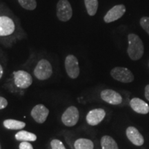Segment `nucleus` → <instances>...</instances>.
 Returning a JSON list of instances; mask_svg holds the SVG:
<instances>
[{"label": "nucleus", "mask_w": 149, "mask_h": 149, "mask_svg": "<svg viewBox=\"0 0 149 149\" xmlns=\"http://www.w3.org/2000/svg\"><path fill=\"white\" fill-rule=\"evenodd\" d=\"M111 75L113 79L122 83H130L134 80L133 72L127 68L115 67L111 71Z\"/></svg>", "instance_id": "nucleus-4"}, {"label": "nucleus", "mask_w": 149, "mask_h": 149, "mask_svg": "<svg viewBox=\"0 0 149 149\" xmlns=\"http://www.w3.org/2000/svg\"><path fill=\"white\" fill-rule=\"evenodd\" d=\"M56 8L57 17L59 21L66 22L72 18V9L68 0H59Z\"/></svg>", "instance_id": "nucleus-3"}, {"label": "nucleus", "mask_w": 149, "mask_h": 149, "mask_svg": "<svg viewBox=\"0 0 149 149\" xmlns=\"http://www.w3.org/2000/svg\"><path fill=\"white\" fill-rule=\"evenodd\" d=\"M49 114V110L43 104H37L31 111V115L35 122L43 124L47 119Z\"/></svg>", "instance_id": "nucleus-10"}, {"label": "nucleus", "mask_w": 149, "mask_h": 149, "mask_svg": "<svg viewBox=\"0 0 149 149\" xmlns=\"http://www.w3.org/2000/svg\"><path fill=\"white\" fill-rule=\"evenodd\" d=\"M79 118V113L75 107L71 106L64 112L61 116V121L65 126L71 127L77 124Z\"/></svg>", "instance_id": "nucleus-6"}, {"label": "nucleus", "mask_w": 149, "mask_h": 149, "mask_svg": "<svg viewBox=\"0 0 149 149\" xmlns=\"http://www.w3.org/2000/svg\"><path fill=\"white\" fill-rule=\"evenodd\" d=\"M128 47L127 49L128 55L132 60L136 61L141 59L144 52V44L139 36L130 33L128 35Z\"/></svg>", "instance_id": "nucleus-1"}, {"label": "nucleus", "mask_w": 149, "mask_h": 149, "mask_svg": "<svg viewBox=\"0 0 149 149\" xmlns=\"http://www.w3.org/2000/svg\"><path fill=\"white\" fill-rule=\"evenodd\" d=\"M131 109L139 114L146 115L149 113V106L144 100L137 97H134L130 101Z\"/></svg>", "instance_id": "nucleus-14"}, {"label": "nucleus", "mask_w": 149, "mask_h": 149, "mask_svg": "<svg viewBox=\"0 0 149 149\" xmlns=\"http://www.w3.org/2000/svg\"><path fill=\"white\" fill-rule=\"evenodd\" d=\"M126 13V7L123 4L116 5L108 11L104 16V20L106 23H111L120 19Z\"/></svg>", "instance_id": "nucleus-8"}, {"label": "nucleus", "mask_w": 149, "mask_h": 149, "mask_svg": "<svg viewBox=\"0 0 149 149\" xmlns=\"http://www.w3.org/2000/svg\"><path fill=\"white\" fill-rule=\"evenodd\" d=\"M140 25L142 29L149 35V17H143L140 19Z\"/></svg>", "instance_id": "nucleus-21"}, {"label": "nucleus", "mask_w": 149, "mask_h": 149, "mask_svg": "<svg viewBox=\"0 0 149 149\" xmlns=\"http://www.w3.org/2000/svg\"><path fill=\"white\" fill-rule=\"evenodd\" d=\"M8 105V102L4 97H0V110L3 109Z\"/></svg>", "instance_id": "nucleus-24"}, {"label": "nucleus", "mask_w": 149, "mask_h": 149, "mask_svg": "<svg viewBox=\"0 0 149 149\" xmlns=\"http://www.w3.org/2000/svg\"><path fill=\"white\" fill-rule=\"evenodd\" d=\"M128 139L132 144L137 146H142L144 143V139L139 131L134 126H129L126 130Z\"/></svg>", "instance_id": "nucleus-13"}, {"label": "nucleus", "mask_w": 149, "mask_h": 149, "mask_svg": "<svg viewBox=\"0 0 149 149\" xmlns=\"http://www.w3.org/2000/svg\"><path fill=\"white\" fill-rule=\"evenodd\" d=\"M74 147L75 149H93L94 144L91 139L79 138L75 141Z\"/></svg>", "instance_id": "nucleus-17"}, {"label": "nucleus", "mask_w": 149, "mask_h": 149, "mask_svg": "<svg viewBox=\"0 0 149 149\" xmlns=\"http://www.w3.org/2000/svg\"><path fill=\"white\" fill-rule=\"evenodd\" d=\"M100 143H101L102 149H119L117 142L111 136H103Z\"/></svg>", "instance_id": "nucleus-15"}, {"label": "nucleus", "mask_w": 149, "mask_h": 149, "mask_svg": "<svg viewBox=\"0 0 149 149\" xmlns=\"http://www.w3.org/2000/svg\"><path fill=\"white\" fill-rule=\"evenodd\" d=\"M148 66H149V63H148Z\"/></svg>", "instance_id": "nucleus-27"}, {"label": "nucleus", "mask_w": 149, "mask_h": 149, "mask_svg": "<svg viewBox=\"0 0 149 149\" xmlns=\"http://www.w3.org/2000/svg\"><path fill=\"white\" fill-rule=\"evenodd\" d=\"M87 13L90 16H94L98 9V0H84Z\"/></svg>", "instance_id": "nucleus-19"}, {"label": "nucleus", "mask_w": 149, "mask_h": 149, "mask_svg": "<svg viewBox=\"0 0 149 149\" xmlns=\"http://www.w3.org/2000/svg\"><path fill=\"white\" fill-rule=\"evenodd\" d=\"M22 8L28 10H33L37 8L36 0H18Z\"/></svg>", "instance_id": "nucleus-20"}, {"label": "nucleus", "mask_w": 149, "mask_h": 149, "mask_svg": "<svg viewBox=\"0 0 149 149\" xmlns=\"http://www.w3.org/2000/svg\"><path fill=\"white\" fill-rule=\"evenodd\" d=\"M65 68L68 77L71 79H76L79 74L80 69L78 59L73 55H68L65 59Z\"/></svg>", "instance_id": "nucleus-5"}, {"label": "nucleus", "mask_w": 149, "mask_h": 149, "mask_svg": "<svg viewBox=\"0 0 149 149\" xmlns=\"http://www.w3.org/2000/svg\"><path fill=\"white\" fill-rule=\"evenodd\" d=\"M102 100L112 105H119L122 102V97L120 93L111 89H105L100 94Z\"/></svg>", "instance_id": "nucleus-11"}, {"label": "nucleus", "mask_w": 149, "mask_h": 149, "mask_svg": "<svg viewBox=\"0 0 149 149\" xmlns=\"http://www.w3.org/2000/svg\"><path fill=\"white\" fill-rule=\"evenodd\" d=\"M15 30L13 20L7 16H0V37L12 35Z\"/></svg>", "instance_id": "nucleus-9"}, {"label": "nucleus", "mask_w": 149, "mask_h": 149, "mask_svg": "<svg viewBox=\"0 0 149 149\" xmlns=\"http://www.w3.org/2000/svg\"><path fill=\"white\" fill-rule=\"evenodd\" d=\"M144 95L145 97L148 101H149V84L147 85L145 87V91H144Z\"/></svg>", "instance_id": "nucleus-25"}, {"label": "nucleus", "mask_w": 149, "mask_h": 149, "mask_svg": "<svg viewBox=\"0 0 149 149\" xmlns=\"http://www.w3.org/2000/svg\"><path fill=\"white\" fill-rule=\"evenodd\" d=\"M14 82L19 88L25 89L33 84V77L25 70H18L14 72Z\"/></svg>", "instance_id": "nucleus-7"}, {"label": "nucleus", "mask_w": 149, "mask_h": 149, "mask_svg": "<svg viewBox=\"0 0 149 149\" xmlns=\"http://www.w3.org/2000/svg\"><path fill=\"white\" fill-rule=\"evenodd\" d=\"M51 149H66L64 144L59 139H53L51 142Z\"/></svg>", "instance_id": "nucleus-22"}, {"label": "nucleus", "mask_w": 149, "mask_h": 149, "mask_svg": "<svg viewBox=\"0 0 149 149\" xmlns=\"http://www.w3.org/2000/svg\"><path fill=\"white\" fill-rule=\"evenodd\" d=\"M3 72V68H2V66H1V64H0V79H1V77H2Z\"/></svg>", "instance_id": "nucleus-26"}, {"label": "nucleus", "mask_w": 149, "mask_h": 149, "mask_svg": "<svg viewBox=\"0 0 149 149\" xmlns=\"http://www.w3.org/2000/svg\"><path fill=\"white\" fill-rule=\"evenodd\" d=\"M15 137L17 140L22 141H35L37 139V136L34 133L26 130H20L15 134Z\"/></svg>", "instance_id": "nucleus-16"}, {"label": "nucleus", "mask_w": 149, "mask_h": 149, "mask_svg": "<svg viewBox=\"0 0 149 149\" xmlns=\"http://www.w3.org/2000/svg\"><path fill=\"white\" fill-rule=\"evenodd\" d=\"M3 126L8 129L20 130L25 127L26 124L22 121L15 120H6L3 122Z\"/></svg>", "instance_id": "nucleus-18"}, {"label": "nucleus", "mask_w": 149, "mask_h": 149, "mask_svg": "<svg viewBox=\"0 0 149 149\" xmlns=\"http://www.w3.org/2000/svg\"><path fill=\"white\" fill-rule=\"evenodd\" d=\"M106 116V112L102 109H93L88 113L86 117L89 125L96 126L102 122Z\"/></svg>", "instance_id": "nucleus-12"}, {"label": "nucleus", "mask_w": 149, "mask_h": 149, "mask_svg": "<svg viewBox=\"0 0 149 149\" xmlns=\"http://www.w3.org/2000/svg\"><path fill=\"white\" fill-rule=\"evenodd\" d=\"M19 149H33L32 144H30L28 141H22L19 144Z\"/></svg>", "instance_id": "nucleus-23"}, {"label": "nucleus", "mask_w": 149, "mask_h": 149, "mask_svg": "<svg viewBox=\"0 0 149 149\" xmlns=\"http://www.w3.org/2000/svg\"><path fill=\"white\" fill-rule=\"evenodd\" d=\"M53 74V67L49 61L42 59L35 66L34 74L39 80H46L49 79Z\"/></svg>", "instance_id": "nucleus-2"}]
</instances>
